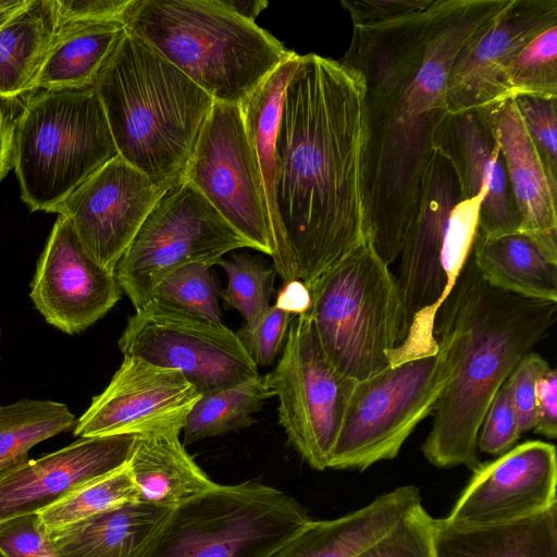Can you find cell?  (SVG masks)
Instances as JSON below:
<instances>
[{"label": "cell", "mask_w": 557, "mask_h": 557, "mask_svg": "<svg viewBox=\"0 0 557 557\" xmlns=\"http://www.w3.org/2000/svg\"><path fill=\"white\" fill-rule=\"evenodd\" d=\"M509 0H434L424 11L354 27L341 60L364 84L363 193L369 243L386 263L400 253L417 211L458 52Z\"/></svg>", "instance_id": "cell-1"}, {"label": "cell", "mask_w": 557, "mask_h": 557, "mask_svg": "<svg viewBox=\"0 0 557 557\" xmlns=\"http://www.w3.org/2000/svg\"><path fill=\"white\" fill-rule=\"evenodd\" d=\"M364 147L361 75L330 58L299 55L278 120L275 199L308 287L369 243Z\"/></svg>", "instance_id": "cell-2"}, {"label": "cell", "mask_w": 557, "mask_h": 557, "mask_svg": "<svg viewBox=\"0 0 557 557\" xmlns=\"http://www.w3.org/2000/svg\"><path fill=\"white\" fill-rule=\"evenodd\" d=\"M557 302L523 298L490 286L472 252L438 308L459 331L457 370L433 411L422 453L438 468L481 463L476 438L484 413L517 363L545 336Z\"/></svg>", "instance_id": "cell-3"}, {"label": "cell", "mask_w": 557, "mask_h": 557, "mask_svg": "<svg viewBox=\"0 0 557 557\" xmlns=\"http://www.w3.org/2000/svg\"><path fill=\"white\" fill-rule=\"evenodd\" d=\"M94 88L119 156L162 193L183 182L213 99L127 29Z\"/></svg>", "instance_id": "cell-4"}, {"label": "cell", "mask_w": 557, "mask_h": 557, "mask_svg": "<svg viewBox=\"0 0 557 557\" xmlns=\"http://www.w3.org/2000/svg\"><path fill=\"white\" fill-rule=\"evenodd\" d=\"M122 21L215 102L240 104L295 52L222 0H131Z\"/></svg>", "instance_id": "cell-5"}, {"label": "cell", "mask_w": 557, "mask_h": 557, "mask_svg": "<svg viewBox=\"0 0 557 557\" xmlns=\"http://www.w3.org/2000/svg\"><path fill=\"white\" fill-rule=\"evenodd\" d=\"M483 198L461 199L450 163L440 153L433 154L398 257L396 278L409 327L391 354V364L437 351L435 315L472 252Z\"/></svg>", "instance_id": "cell-6"}, {"label": "cell", "mask_w": 557, "mask_h": 557, "mask_svg": "<svg viewBox=\"0 0 557 557\" xmlns=\"http://www.w3.org/2000/svg\"><path fill=\"white\" fill-rule=\"evenodd\" d=\"M117 156L94 86L42 90L17 116L13 168L21 198L33 212H53Z\"/></svg>", "instance_id": "cell-7"}, {"label": "cell", "mask_w": 557, "mask_h": 557, "mask_svg": "<svg viewBox=\"0 0 557 557\" xmlns=\"http://www.w3.org/2000/svg\"><path fill=\"white\" fill-rule=\"evenodd\" d=\"M308 311L327 358L361 381L389 364L409 320L396 276L368 243L309 287Z\"/></svg>", "instance_id": "cell-8"}, {"label": "cell", "mask_w": 557, "mask_h": 557, "mask_svg": "<svg viewBox=\"0 0 557 557\" xmlns=\"http://www.w3.org/2000/svg\"><path fill=\"white\" fill-rule=\"evenodd\" d=\"M434 336L436 352L388 364L356 382L329 468L363 471L395 458L416 426L433 413L460 351L459 331L441 312Z\"/></svg>", "instance_id": "cell-9"}, {"label": "cell", "mask_w": 557, "mask_h": 557, "mask_svg": "<svg viewBox=\"0 0 557 557\" xmlns=\"http://www.w3.org/2000/svg\"><path fill=\"white\" fill-rule=\"evenodd\" d=\"M310 520L275 487L215 484L172 510L149 557H270Z\"/></svg>", "instance_id": "cell-10"}, {"label": "cell", "mask_w": 557, "mask_h": 557, "mask_svg": "<svg viewBox=\"0 0 557 557\" xmlns=\"http://www.w3.org/2000/svg\"><path fill=\"white\" fill-rule=\"evenodd\" d=\"M251 248L188 182L162 194L119 260L114 274L135 311L154 288L190 263L212 267L227 252Z\"/></svg>", "instance_id": "cell-11"}, {"label": "cell", "mask_w": 557, "mask_h": 557, "mask_svg": "<svg viewBox=\"0 0 557 557\" xmlns=\"http://www.w3.org/2000/svg\"><path fill=\"white\" fill-rule=\"evenodd\" d=\"M265 375L288 442L311 468L325 470L357 381L330 361L308 312L293 318L281 357Z\"/></svg>", "instance_id": "cell-12"}, {"label": "cell", "mask_w": 557, "mask_h": 557, "mask_svg": "<svg viewBox=\"0 0 557 557\" xmlns=\"http://www.w3.org/2000/svg\"><path fill=\"white\" fill-rule=\"evenodd\" d=\"M117 344L124 356L180 371L200 395L259 375L236 333L222 322L154 302L128 318Z\"/></svg>", "instance_id": "cell-13"}, {"label": "cell", "mask_w": 557, "mask_h": 557, "mask_svg": "<svg viewBox=\"0 0 557 557\" xmlns=\"http://www.w3.org/2000/svg\"><path fill=\"white\" fill-rule=\"evenodd\" d=\"M184 181L193 185L252 249L272 256L260 171L238 104L214 101Z\"/></svg>", "instance_id": "cell-14"}, {"label": "cell", "mask_w": 557, "mask_h": 557, "mask_svg": "<svg viewBox=\"0 0 557 557\" xmlns=\"http://www.w3.org/2000/svg\"><path fill=\"white\" fill-rule=\"evenodd\" d=\"M200 396L180 371L124 356L73 433L79 437L180 434Z\"/></svg>", "instance_id": "cell-15"}, {"label": "cell", "mask_w": 557, "mask_h": 557, "mask_svg": "<svg viewBox=\"0 0 557 557\" xmlns=\"http://www.w3.org/2000/svg\"><path fill=\"white\" fill-rule=\"evenodd\" d=\"M554 444L527 441L481 463L443 524L456 530L499 525L539 515L557 504Z\"/></svg>", "instance_id": "cell-16"}, {"label": "cell", "mask_w": 557, "mask_h": 557, "mask_svg": "<svg viewBox=\"0 0 557 557\" xmlns=\"http://www.w3.org/2000/svg\"><path fill=\"white\" fill-rule=\"evenodd\" d=\"M162 194L149 177L117 156L53 212L65 216L91 258L114 273L122 255Z\"/></svg>", "instance_id": "cell-17"}, {"label": "cell", "mask_w": 557, "mask_h": 557, "mask_svg": "<svg viewBox=\"0 0 557 557\" xmlns=\"http://www.w3.org/2000/svg\"><path fill=\"white\" fill-rule=\"evenodd\" d=\"M121 295L115 274L91 258L72 223L59 214L30 284L37 310L49 324L71 335L107 314Z\"/></svg>", "instance_id": "cell-18"}, {"label": "cell", "mask_w": 557, "mask_h": 557, "mask_svg": "<svg viewBox=\"0 0 557 557\" xmlns=\"http://www.w3.org/2000/svg\"><path fill=\"white\" fill-rule=\"evenodd\" d=\"M553 25H557V0H509L455 58L446 87L450 114L478 111L507 99L508 64Z\"/></svg>", "instance_id": "cell-19"}, {"label": "cell", "mask_w": 557, "mask_h": 557, "mask_svg": "<svg viewBox=\"0 0 557 557\" xmlns=\"http://www.w3.org/2000/svg\"><path fill=\"white\" fill-rule=\"evenodd\" d=\"M137 436L112 435L81 440L27 460L0 476V524L39 513L82 487L125 467Z\"/></svg>", "instance_id": "cell-20"}, {"label": "cell", "mask_w": 557, "mask_h": 557, "mask_svg": "<svg viewBox=\"0 0 557 557\" xmlns=\"http://www.w3.org/2000/svg\"><path fill=\"white\" fill-rule=\"evenodd\" d=\"M434 152L455 171L461 199L483 195L478 235L517 233L520 218L498 145L475 111L450 114L441 126Z\"/></svg>", "instance_id": "cell-21"}, {"label": "cell", "mask_w": 557, "mask_h": 557, "mask_svg": "<svg viewBox=\"0 0 557 557\" xmlns=\"http://www.w3.org/2000/svg\"><path fill=\"white\" fill-rule=\"evenodd\" d=\"M475 112L502 152L520 218L519 232L557 264V186L525 129L515 99L507 98Z\"/></svg>", "instance_id": "cell-22"}, {"label": "cell", "mask_w": 557, "mask_h": 557, "mask_svg": "<svg viewBox=\"0 0 557 557\" xmlns=\"http://www.w3.org/2000/svg\"><path fill=\"white\" fill-rule=\"evenodd\" d=\"M421 504L420 490L404 485L332 520H310L270 557H357Z\"/></svg>", "instance_id": "cell-23"}, {"label": "cell", "mask_w": 557, "mask_h": 557, "mask_svg": "<svg viewBox=\"0 0 557 557\" xmlns=\"http://www.w3.org/2000/svg\"><path fill=\"white\" fill-rule=\"evenodd\" d=\"M298 60L299 54L294 52L238 104L260 171L272 243L273 268L283 283L297 280L298 270L276 208L275 141L285 87Z\"/></svg>", "instance_id": "cell-24"}, {"label": "cell", "mask_w": 557, "mask_h": 557, "mask_svg": "<svg viewBox=\"0 0 557 557\" xmlns=\"http://www.w3.org/2000/svg\"><path fill=\"white\" fill-rule=\"evenodd\" d=\"M172 510L139 499L49 534L58 557H149Z\"/></svg>", "instance_id": "cell-25"}, {"label": "cell", "mask_w": 557, "mask_h": 557, "mask_svg": "<svg viewBox=\"0 0 557 557\" xmlns=\"http://www.w3.org/2000/svg\"><path fill=\"white\" fill-rule=\"evenodd\" d=\"M127 469L140 500L174 509L216 483L194 461L180 434L137 436Z\"/></svg>", "instance_id": "cell-26"}, {"label": "cell", "mask_w": 557, "mask_h": 557, "mask_svg": "<svg viewBox=\"0 0 557 557\" xmlns=\"http://www.w3.org/2000/svg\"><path fill=\"white\" fill-rule=\"evenodd\" d=\"M125 30L121 20L59 24L36 89L92 87Z\"/></svg>", "instance_id": "cell-27"}, {"label": "cell", "mask_w": 557, "mask_h": 557, "mask_svg": "<svg viewBox=\"0 0 557 557\" xmlns=\"http://www.w3.org/2000/svg\"><path fill=\"white\" fill-rule=\"evenodd\" d=\"M472 258L492 287L528 299L557 302V264L524 234L484 238L476 234Z\"/></svg>", "instance_id": "cell-28"}, {"label": "cell", "mask_w": 557, "mask_h": 557, "mask_svg": "<svg viewBox=\"0 0 557 557\" xmlns=\"http://www.w3.org/2000/svg\"><path fill=\"white\" fill-rule=\"evenodd\" d=\"M437 557H557V504L510 523L456 530L436 519Z\"/></svg>", "instance_id": "cell-29"}, {"label": "cell", "mask_w": 557, "mask_h": 557, "mask_svg": "<svg viewBox=\"0 0 557 557\" xmlns=\"http://www.w3.org/2000/svg\"><path fill=\"white\" fill-rule=\"evenodd\" d=\"M58 27L55 0H30L0 28V98L36 90Z\"/></svg>", "instance_id": "cell-30"}, {"label": "cell", "mask_w": 557, "mask_h": 557, "mask_svg": "<svg viewBox=\"0 0 557 557\" xmlns=\"http://www.w3.org/2000/svg\"><path fill=\"white\" fill-rule=\"evenodd\" d=\"M272 396L267 375L260 374L232 387L201 395L183 428L184 446L250 426L255 423L252 414L260 411Z\"/></svg>", "instance_id": "cell-31"}, {"label": "cell", "mask_w": 557, "mask_h": 557, "mask_svg": "<svg viewBox=\"0 0 557 557\" xmlns=\"http://www.w3.org/2000/svg\"><path fill=\"white\" fill-rule=\"evenodd\" d=\"M74 423L67 406L57 401L24 398L0 406V476L29 460L35 445Z\"/></svg>", "instance_id": "cell-32"}, {"label": "cell", "mask_w": 557, "mask_h": 557, "mask_svg": "<svg viewBox=\"0 0 557 557\" xmlns=\"http://www.w3.org/2000/svg\"><path fill=\"white\" fill-rule=\"evenodd\" d=\"M127 466L107 475L39 512L50 533L116 506L139 500Z\"/></svg>", "instance_id": "cell-33"}, {"label": "cell", "mask_w": 557, "mask_h": 557, "mask_svg": "<svg viewBox=\"0 0 557 557\" xmlns=\"http://www.w3.org/2000/svg\"><path fill=\"white\" fill-rule=\"evenodd\" d=\"M508 98L532 96L557 99V25L531 39L505 72Z\"/></svg>", "instance_id": "cell-34"}, {"label": "cell", "mask_w": 557, "mask_h": 557, "mask_svg": "<svg viewBox=\"0 0 557 557\" xmlns=\"http://www.w3.org/2000/svg\"><path fill=\"white\" fill-rule=\"evenodd\" d=\"M210 268L190 263L175 270L154 288L150 302L221 323L220 290Z\"/></svg>", "instance_id": "cell-35"}, {"label": "cell", "mask_w": 557, "mask_h": 557, "mask_svg": "<svg viewBox=\"0 0 557 557\" xmlns=\"http://www.w3.org/2000/svg\"><path fill=\"white\" fill-rule=\"evenodd\" d=\"M215 264L227 277V286L220 293L225 307L237 310L246 322L270 307L276 274L273 267L247 252L235 253L231 260L221 258Z\"/></svg>", "instance_id": "cell-36"}, {"label": "cell", "mask_w": 557, "mask_h": 557, "mask_svg": "<svg viewBox=\"0 0 557 557\" xmlns=\"http://www.w3.org/2000/svg\"><path fill=\"white\" fill-rule=\"evenodd\" d=\"M435 530L436 519L420 504L357 557H437Z\"/></svg>", "instance_id": "cell-37"}, {"label": "cell", "mask_w": 557, "mask_h": 557, "mask_svg": "<svg viewBox=\"0 0 557 557\" xmlns=\"http://www.w3.org/2000/svg\"><path fill=\"white\" fill-rule=\"evenodd\" d=\"M293 318L273 305L247 321L236 332L240 344L257 367L271 366L282 354Z\"/></svg>", "instance_id": "cell-38"}, {"label": "cell", "mask_w": 557, "mask_h": 557, "mask_svg": "<svg viewBox=\"0 0 557 557\" xmlns=\"http://www.w3.org/2000/svg\"><path fill=\"white\" fill-rule=\"evenodd\" d=\"M513 99L548 176L557 186V99L532 96Z\"/></svg>", "instance_id": "cell-39"}, {"label": "cell", "mask_w": 557, "mask_h": 557, "mask_svg": "<svg viewBox=\"0 0 557 557\" xmlns=\"http://www.w3.org/2000/svg\"><path fill=\"white\" fill-rule=\"evenodd\" d=\"M520 436L510 389L505 381L490 403L480 424L478 450L500 456L511 449Z\"/></svg>", "instance_id": "cell-40"}, {"label": "cell", "mask_w": 557, "mask_h": 557, "mask_svg": "<svg viewBox=\"0 0 557 557\" xmlns=\"http://www.w3.org/2000/svg\"><path fill=\"white\" fill-rule=\"evenodd\" d=\"M55 553L39 513H28L0 524V556L39 557Z\"/></svg>", "instance_id": "cell-41"}, {"label": "cell", "mask_w": 557, "mask_h": 557, "mask_svg": "<svg viewBox=\"0 0 557 557\" xmlns=\"http://www.w3.org/2000/svg\"><path fill=\"white\" fill-rule=\"evenodd\" d=\"M548 366L541 355L530 351L506 380L521 435L534 429L536 381Z\"/></svg>", "instance_id": "cell-42"}, {"label": "cell", "mask_w": 557, "mask_h": 557, "mask_svg": "<svg viewBox=\"0 0 557 557\" xmlns=\"http://www.w3.org/2000/svg\"><path fill=\"white\" fill-rule=\"evenodd\" d=\"M434 0H342L354 27H371L395 22L428 9Z\"/></svg>", "instance_id": "cell-43"}, {"label": "cell", "mask_w": 557, "mask_h": 557, "mask_svg": "<svg viewBox=\"0 0 557 557\" xmlns=\"http://www.w3.org/2000/svg\"><path fill=\"white\" fill-rule=\"evenodd\" d=\"M131 0H55L58 23L121 20Z\"/></svg>", "instance_id": "cell-44"}, {"label": "cell", "mask_w": 557, "mask_h": 557, "mask_svg": "<svg viewBox=\"0 0 557 557\" xmlns=\"http://www.w3.org/2000/svg\"><path fill=\"white\" fill-rule=\"evenodd\" d=\"M533 431L552 440L557 436V372L550 366L536 381Z\"/></svg>", "instance_id": "cell-45"}, {"label": "cell", "mask_w": 557, "mask_h": 557, "mask_svg": "<svg viewBox=\"0 0 557 557\" xmlns=\"http://www.w3.org/2000/svg\"><path fill=\"white\" fill-rule=\"evenodd\" d=\"M20 99L0 98V183L13 168L14 129Z\"/></svg>", "instance_id": "cell-46"}, {"label": "cell", "mask_w": 557, "mask_h": 557, "mask_svg": "<svg viewBox=\"0 0 557 557\" xmlns=\"http://www.w3.org/2000/svg\"><path fill=\"white\" fill-rule=\"evenodd\" d=\"M274 306L293 317L307 313L311 306L310 290L299 278L284 283Z\"/></svg>", "instance_id": "cell-47"}, {"label": "cell", "mask_w": 557, "mask_h": 557, "mask_svg": "<svg viewBox=\"0 0 557 557\" xmlns=\"http://www.w3.org/2000/svg\"><path fill=\"white\" fill-rule=\"evenodd\" d=\"M222 2L239 16L252 22L268 7V1L264 0H222Z\"/></svg>", "instance_id": "cell-48"}, {"label": "cell", "mask_w": 557, "mask_h": 557, "mask_svg": "<svg viewBox=\"0 0 557 557\" xmlns=\"http://www.w3.org/2000/svg\"><path fill=\"white\" fill-rule=\"evenodd\" d=\"M30 0H0V28L29 4Z\"/></svg>", "instance_id": "cell-49"}, {"label": "cell", "mask_w": 557, "mask_h": 557, "mask_svg": "<svg viewBox=\"0 0 557 557\" xmlns=\"http://www.w3.org/2000/svg\"><path fill=\"white\" fill-rule=\"evenodd\" d=\"M39 557H58V555H57V553H53V554L42 555V556H39Z\"/></svg>", "instance_id": "cell-50"}, {"label": "cell", "mask_w": 557, "mask_h": 557, "mask_svg": "<svg viewBox=\"0 0 557 557\" xmlns=\"http://www.w3.org/2000/svg\"><path fill=\"white\" fill-rule=\"evenodd\" d=\"M0 339H1V330H0Z\"/></svg>", "instance_id": "cell-51"}]
</instances>
